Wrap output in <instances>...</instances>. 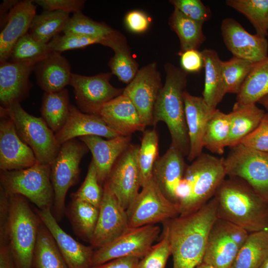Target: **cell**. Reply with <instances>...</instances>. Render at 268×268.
<instances>
[{
    "label": "cell",
    "mask_w": 268,
    "mask_h": 268,
    "mask_svg": "<svg viewBox=\"0 0 268 268\" xmlns=\"http://www.w3.org/2000/svg\"><path fill=\"white\" fill-rule=\"evenodd\" d=\"M100 44L110 47L114 52L108 63L112 73L124 83L131 82L138 70V65L131 55L126 38L114 30Z\"/></svg>",
    "instance_id": "83f0119b"
},
{
    "label": "cell",
    "mask_w": 268,
    "mask_h": 268,
    "mask_svg": "<svg viewBox=\"0 0 268 268\" xmlns=\"http://www.w3.org/2000/svg\"><path fill=\"white\" fill-rule=\"evenodd\" d=\"M169 24L179 37V56L188 50H198L205 40L202 31L203 23L187 17L176 8L169 17Z\"/></svg>",
    "instance_id": "836d02e7"
},
{
    "label": "cell",
    "mask_w": 268,
    "mask_h": 268,
    "mask_svg": "<svg viewBox=\"0 0 268 268\" xmlns=\"http://www.w3.org/2000/svg\"><path fill=\"white\" fill-rule=\"evenodd\" d=\"M0 187L8 195H20L35 204L39 209H51L54 190L50 165L38 161L20 170L0 171Z\"/></svg>",
    "instance_id": "8992f818"
},
{
    "label": "cell",
    "mask_w": 268,
    "mask_h": 268,
    "mask_svg": "<svg viewBox=\"0 0 268 268\" xmlns=\"http://www.w3.org/2000/svg\"><path fill=\"white\" fill-rule=\"evenodd\" d=\"M36 82L45 92L60 91L70 84L72 73L69 62L61 53L51 51L33 68Z\"/></svg>",
    "instance_id": "4316f807"
},
{
    "label": "cell",
    "mask_w": 268,
    "mask_h": 268,
    "mask_svg": "<svg viewBox=\"0 0 268 268\" xmlns=\"http://www.w3.org/2000/svg\"><path fill=\"white\" fill-rule=\"evenodd\" d=\"M37 162L32 149L18 135L12 121L0 110V170L25 169Z\"/></svg>",
    "instance_id": "e0dca14e"
},
{
    "label": "cell",
    "mask_w": 268,
    "mask_h": 268,
    "mask_svg": "<svg viewBox=\"0 0 268 268\" xmlns=\"http://www.w3.org/2000/svg\"><path fill=\"white\" fill-rule=\"evenodd\" d=\"M226 4L245 15L257 35L266 38L268 35V0H227Z\"/></svg>",
    "instance_id": "ab89813d"
},
{
    "label": "cell",
    "mask_w": 268,
    "mask_h": 268,
    "mask_svg": "<svg viewBox=\"0 0 268 268\" xmlns=\"http://www.w3.org/2000/svg\"><path fill=\"white\" fill-rule=\"evenodd\" d=\"M87 135H96L108 139L122 135L110 128L98 115L86 114L71 104L69 114L64 127L55 134L60 145Z\"/></svg>",
    "instance_id": "7402d4cb"
},
{
    "label": "cell",
    "mask_w": 268,
    "mask_h": 268,
    "mask_svg": "<svg viewBox=\"0 0 268 268\" xmlns=\"http://www.w3.org/2000/svg\"><path fill=\"white\" fill-rule=\"evenodd\" d=\"M79 139L91 152L99 182L103 186L114 164L131 143V135H119L108 140L99 136L87 135Z\"/></svg>",
    "instance_id": "cb8c5ba5"
},
{
    "label": "cell",
    "mask_w": 268,
    "mask_h": 268,
    "mask_svg": "<svg viewBox=\"0 0 268 268\" xmlns=\"http://www.w3.org/2000/svg\"><path fill=\"white\" fill-rule=\"evenodd\" d=\"M88 150L81 141L76 138L71 139L61 145L57 156L50 164L51 180L54 190L53 214L58 221L66 213L67 192L78 181L80 163Z\"/></svg>",
    "instance_id": "ba28073f"
},
{
    "label": "cell",
    "mask_w": 268,
    "mask_h": 268,
    "mask_svg": "<svg viewBox=\"0 0 268 268\" xmlns=\"http://www.w3.org/2000/svg\"><path fill=\"white\" fill-rule=\"evenodd\" d=\"M180 56L182 69L187 73L198 72L204 67L203 55L198 50H188Z\"/></svg>",
    "instance_id": "f907efd6"
},
{
    "label": "cell",
    "mask_w": 268,
    "mask_h": 268,
    "mask_svg": "<svg viewBox=\"0 0 268 268\" xmlns=\"http://www.w3.org/2000/svg\"><path fill=\"white\" fill-rule=\"evenodd\" d=\"M162 87L156 64L152 63L139 69L124 89L123 94L134 105L146 126H152L154 107Z\"/></svg>",
    "instance_id": "2e32d148"
},
{
    "label": "cell",
    "mask_w": 268,
    "mask_h": 268,
    "mask_svg": "<svg viewBox=\"0 0 268 268\" xmlns=\"http://www.w3.org/2000/svg\"><path fill=\"white\" fill-rule=\"evenodd\" d=\"M140 259L135 257L116 259L92 268H138Z\"/></svg>",
    "instance_id": "db71d44e"
},
{
    "label": "cell",
    "mask_w": 268,
    "mask_h": 268,
    "mask_svg": "<svg viewBox=\"0 0 268 268\" xmlns=\"http://www.w3.org/2000/svg\"><path fill=\"white\" fill-rule=\"evenodd\" d=\"M34 66L8 61L0 65V103L5 108L20 103L29 95L32 84L30 76Z\"/></svg>",
    "instance_id": "44dd1931"
},
{
    "label": "cell",
    "mask_w": 268,
    "mask_h": 268,
    "mask_svg": "<svg viewBox=\"0 0 268 268\" xmlns=\"http://www.w3.org/2000/svg\"><path fill=\"white\" fill-rule=\"evenodd\" d=\"M221 31L224 43L233 56L253 63L268 57L267 38L249 33L235 19H224Z\"/></svg>",
    "instance_id": "ac0fdd59"
},
{
    "label": "cell",
    "mask_w": 268,
    "mask_h": 268,
    "mask_svg": "<svg viewBox=\"0 0 268 268\" xmlns=\"http://www.w3.org/2000/svg\"><path fill=\"white\" fill-rule=\"evenodd\" d=\"M160 228L155 224L130 228L108 244L94 251L92 267L127 257H144L158 238Z\"/></svg>",
    "instance_id": "7c38bea8"
},
{
    "label": "cell",
    "mask_w": 268,
    "mask_h": 268,
    "mask_svg": "<svg viewBox=\"0 0 268 268\" xmlns=\"http://www.w3.org/2000/svg\"><path fill=\"white\" fill-rule=\"evenodd\" d=\"M103 195V186L98 180L95 164L92 159L82 184L71 197L87 202L99 208Z\"/></svg>",
    "instance_id": "ee69618b"
},
{
    "label": "cell",
    "mask_w": 268,
    "mask_h": 268,
    "mask_svg": "<svg viewBox=\"0 0 268 268\" xmlns=\"http://www.w3.org/2000/svg\"><path fill=\"white\" fill-rule=\"evenodd\" d=\"M139 145L131 143L114 164L105 181L122 206L127 209L141 187L137 163Z\"/></svg>",
    "instance_id": "4fadbf2b"
},
{
    "label": "cell",
    "mask_w": 268,
    "mask_h": 268,
    "mask_svg": "<svg viewBox=\"0 0 268 268\" xmlns=\"http://www.w3.org/2000/svg\"><path fill=\"white\" fill-rule=\"evenodd\" d=\"M69 13L61 10L44 11L36 14L28 33L36 40L48 44L63 31Z\"/></svg>",
    "instance_id": "d590c367"
},
{
    "label": "cell",
    "mask_w": 268,
    "mask_h": 268,
    "mask_svg": "<svg viewBox=\"0 0 268 268\" xmlns=\"http://www.w3.org/2000/svg\"><path fill=\"white\" fill-rule=\"evenodd\" d=\"M98 115L112 129L122 135L130 136L146 127L132 101L123 94L106 103Z\"/></svg>",
    "instance_id": "d4e9b609"
},
{
    "label": "cell",
    "mask_w": 268,
    "mask_h": 268,
    "mask_svg": "<svg viewBox=\"0 0 268 268\" xmlns=\"http://www.w3.org/2000/svg\"><path fill=\"white\" fill-rule=\"evenodd\" d=\"M165 82L156 100L152 126L164 122L168 129L171 145L188 156L190 142L187 126L183 94L187 84V73L168 63L165 65Z\"/></svg>",
    "instance_id": "3957f363"
},
{
    "label": "cell",
    "mask_w": 268,
    "mask_h": 268,
    "mask_svg": "<svg viewBox=\"0 0 268 268\" xmlns=\"http://www.w3.org/2000/svg\"><path fill=\"white\" fill-rule=\"evenodd\" d=\"M158 135L155 129L143 132L137 153V163L140 172L141 187L153 179V169L158 155Z\"/></svg>",
    "instance_id": "f35d334b"
},
{
    "label": "cell",
    "mask_w": 268,
    "mask_h": 268,
    "mask_svg": "<svg viewBox=\"0 0 268 268\" xmlns=\"http://www.w3.org/2000/svg\"><path fill=\"white\" fill-rule=\"evenodd\" d=\"M217 218L249 233L268 230V202L243 180L224 179L214 196Z\"/></svg>",
    "instance_id": "7a4b0ae2"
},
{
    "label": "cell",
    "mask_w": 268,
    "mask_h": 268,
    "mask_svg": "<svg viewBox=\"0 0 268 268\" xmlns=\"http://www.w3.org/2000/svg\"><path fill=\"white\" fill-rule=\"evenodd\" d=\"M204 84L202 98L211 107L216 108L226 94L224 83L221 62L214 50L204 49Z\"/></svg>",
    "instance_id": "f546056e"
},
{
    "label": "cell",
    "mask_w": 268,
    "mask_h": 268,
    "mask_svg": "<svg viewBox=\"0 0 268 268\" xmlns=\"http://www.w3.org/2000/svg\"><path fill=\"white\" fill-rule=\"evenodd\" d=\"M34 3L40 6L44 11L61 10L68 13L82 12L85 1L83 0H35Z\"/></svg>",
    "instance_id": "681fc988"
},
{
    "label": "cell",
    "mask_w": 268,
    "mask_h": 268,
    "mask_svg": "<svg viewBox=\"0 0 268 268\" xmlns=\"http://www.w3.org/2000/svg\"><path fill=\"white\" fill-rule=\"evenodd\" d=\"M223 163L226 176L243 180L268 202V153L239 144Z\"/></svg>",
    "instance_id": "9c48e42d"
},
{
    "label": "cell",
    "mask_w": 268,
    "mask_h": 268,
    "mask_svg": "<svg viewBox=\"0 0 268 268\" xmlns=\"http://www.w3.org/2000/svg\"><path fill=\"white\" fill-rule=\"evenodd\" d=\"M125 23L128 28L134 33H142L149 27V17L143 12L133 10L129 12L125 17Z\"/></svg>",
    "instance_id": "f5cc1de1"
},
{
    "label": "cell",
    "mask_w": 268,
    "mask_h": 268,
    "mask_svg": "<svg viewBox=\"0 0 268 268\" xmlns=\"http://www.w3.org/2000/svg\"><path fill=\"white\" fill-rule=\"evenodd\" d=\"M170 2L187 17L203 23L211 17L209 8L200 0H171Z\"/></svg>",
    "instance_id": "7dc6e473"
},
{
    "label": "cell",
    "mask_w": 268,
    "mask_h": 268,
    "mask_svg": "<svg viewBox=\"0 0 268 268\" xmlns=\"http://www.w3.org/2000/svg\"><path fill=\"white\" fill-rule=\"evenodd\" d=\"M183 98L190 142L187 158L192 162L202 153L205 130L216 108L209 106L202 97L192 95L186 90Z\"/></svg>",
    "instance_id": "ffe728a7"
},
{
    "label": "cell",
    "mask_w": 268,
    "mask_h": 268,
    "mask_svg": "<svg viewBox=\"0 0 268 268\" xmlns=\"http://www.w3.org/2000/svg\"><path fill=\"white\" fill-rule=\"evenodd\" d=\"M217 218L213 197L197 211L163 222L171 247L173 268H195L203 262L208 235Z\"/></svg>",
    "instance_id": "6da1fadb"
},
{
    "label": "cell",
    "mask_w": 268,
    "mask_h": 268,
    "mask_svg": "<svg viewBox=\"0 0 268 268\" xmlns=\"http://www.w3.org/2000/svg\"><path fill=\"white\" fill-rule=\"evenodd\" d=\"M9 196L0 187V245L8 244L7 226Z\"/></svg>",
    "instance_id": "816d5d0a"
},
{
    "label": "cell",
    "mask_w": 268,
    "mask_h": 268,
    "mask_svg": "<svg viewBox=\"0 0 268 268\" xmlns=\"http://www.w3.org/2000/svg\"><path fill=\"white\" fill-rule=\"evenodd\" d=\"M249 234L243 228L217 218L208 235L203 262L214 268H232Z\"/></svg>",
    "instance_id": "8fae6325"
},
{
    "label": "cell",
    "mask_w": 268,
    "mask_h": 268,
    "mask_svg": "<svg viewBox=\"0 0 268 268\" xmlns=\"http://www.w3.org/2000/svg\"><path fill=\"white\" fill-rule=\"evenodd\" d=\"M51 52L48 44L34 39L28 33L15 44L10 53L9 61L34 66Z\"/></svg>",
    "instance_id": "60d3db41"
},
{
    "label": "cell",
    "mask_w": 268,
    "mask_h": 268,
    "mask_svg": "<svg viewBox=\"0 0 268 268\" xmlns=\"http://www.w3.org/2000/svg\"><path fill=\"white\" fill-rule=\"evenodd\" d=\"M268 95V57L254 64L237 94L236 103L242 105L256 104Z\"/></svg>",
    "instance_id": "d6a6232c"
},
{
    "label": "cell",
    "mask_w": 268,
    "mask_h": 268,
    "mask_svg": "<svg viewBox=\"0 0 268 268\" xmlns=\"http://www.w3.org/2000/svg\"><path fill=\"white\" fill-rule=\"evenodd\" d=\"M71 198L66 212L73 231L80 239L89 243L96 226L99 208L87 202Z\"/></svg>",
    "instance_id": "4dcf8cb0"
},
{
    "label": "cell",
    "mask_w": 268,
    "mask_h": 268,
    "mask_svg": "<svg viewBox=\"0 0 268 268\" xmlns=\"http://www.w3.org/2000/svg\"><path fill=\"white\" fill-rule=\"evenodd\" d=\"M42 222L53 236L69 268H92L94 248L84 245L66 233L59 225L51 209H37Z\"/></svg>",
    "instance_id": "d6986e66"
},
{
    "label": "cell",
    "mask_w": 268,
    "mask_h": 268,
    "mask_svg": "<svg viewBox=\"0 0 268 268\" xmlns=\"http://www.w3.org/2000/svg\"><path fill=\"white\" fill-rule=\"evenodd\" d=\"M113 30L107 25L95 21L80 12L69 17L63 32L65 34L103 39Z\"/></svg>",
    "instance_id": "7bdbcfd3"
},
{
    "label": "cell",
    "mask_w": 268,
    "mask_h": 268,
    "mask_svg": "<svg viewBox=\"0 0 268 268\" xmlns=\"http://www.w3.org/2000/svg\"><path fill=\"white\" fill-rule=\"evenodd\" d=\"M33 0L19 1L9 13L0 34V62L8 60L11 51L20 38L28 33L36 14Z\"/></svg>",
    "instance_id": "484cf974"
},
{
    "label": "cell",
    "mask_w": 268,
    "mask_h": 268,
    "mask_svg": "<svg viewBox=\"0 0 268 268\" xmlns=\"http://www.w3.org/2000/svg\"><path fill=\"white\" fill-rule=\"evenodd\" d=\"M129 228L126 209L122 206L105 182L98 220L89 242L90 245L94 249L103 247L121 236Z\"/></svg>",
    "instance_id": "9a60e30c"
},
{
    "label": "cell",
    "mask_w": 268,
    "mask_h": 268,
    "mask_svg": "<svg viewBox=\"0 0 268 268\" xmlns=\"http://www.w3.org/2000/svg\"><path fill=\"white\" fill-rule=\"evenodd\" d=\"M258 103L261 104L268 113V95L261 99Z\"/></svg>",
    "instance_id": "6f0895ef"
},
{
    "label": "cell",
    "mask_w": 268,
    "mask_h": 268,
    "mask_svg": "<svg viewBox=\"0 0 268 268\" xmlns=\"http://www.w3.org/2000/svg\"><path fill=\"white\" fill-rule=\"evenodd\" d=\"M103 39L63 34L55 37L48 45L51 51L62 53L66 51L83 48L94 44H100Z\"/></svg>",
    "instance_id": "bcb514c9"
},
{
    "label": "cell",
    "mask_w": 268,
    "mask_h": 268,
    "mask_svg": "<svg viewBox=\"0 0 268 268\" xmlns=\"http://www.w3.org/2000/svg\"><path fill=\"white\" fill-rule=\"evenodd\" d=\"M112 73L94 76L72 73L69 85L73 87L77 108L86 114L98 115L107 102L123 94L124 89L117 88L110 82Z\"/></svg>",
    "instance_id": "5bb4252c"
},
{
    "label": "cell",
    "mask_w": 268,
    "mask_h": 268,
    "mask_svg": "<svg viewBox=\"0 0 268 268\" xmlns=\"http://www.w3.org/2000/svg\"><path fill=\"white\" fill-rule=\"evenodd\" d=\"M19 1L15 0H3L0 4V27L5 26L7 16L12 8Z\"/></svg>",
    "instance_id": "9f6ffc18"
},
{
    "label": "cell",
    "mask_w": 268,
    "mask_h": 268,
    "mask_svg": "<svg viewBox=\"0 0 268 268\" xmlns=\"http://www.w3.org/2000/svg\"><path fill=\"white\" fill-rule=\"evenodd\" d=\"M254 63L233 56L221 62L222 73L226 93L238 94Z\"/></svg>",
    "instance_id": "b9f144b4"
},
{
    "label": "cell",
    "mask_w": 268,
    "mask_h": 268,
    "mask_svg": "<svg viewBox=\"0 0 268 268\" xmlns=\"http://www.w3.org/2000/svg\"><path fill=\"white\" fill-rule=\"evenodd\" d=\"M32 268H69L53 236L42 221L35 249Z\"/></svg>",
    "instance_id": "8d00e7d4"
},
{
    "label": "cell",
    "mask_w": 268,
    "mask_h": 268,
    "mask_svg": "<svg viewBox=\"0 0 268 268\" xmlns=\"http://www.w3.org/2000/svg\"><path fill=\"white\" fill-rule=\"evenodd\" d=\"M171 255L168 231L164 227L162 239L153 245L146 255L139 260L138 268H165Z\"/></svg>",
    "instance_id": "f6af8a7d"
},
{
    "label": "cell",
    "mask_w": 268,
    "mask_h": 268,
    "mask_svg": "<svg viewBox=\"0 0 268 268\" xmlns=\"http://www.w3.org/2000/svg\"><path fill=\"white\" fill-rule=\"evenodd\" d=\"M230 119L229 113L218 109L208 121L204 134V147L213 153L221 155L227 146L230 134Z\"/></svg>",
    "instance_id": "74e56055"
},
{
    "label": "cell",
    "mask_w": 268,
    "mask_h": 268,
    "mask_svg": "<svg viewBox=\"0 0 268 268\" xmlns=\"http://www.w3.org/2000/svg\"><path fill=\"white\" fill-rule=\"evenodd\" d=\"M195 268H214L212 267L211 265H209L202 262L201 264H200Z\"/></svg>",
    "instance_id": "680465c9"
},
{
    "label": "cell",
    "mask_w": 268,
    "mask_h": 268,
    "mask_svg": "<svg viewBox=\"0 0 268 268\" xmlns=\"http://www.w3.org/2000/svg\"><path fill=\"white\" fill-rule=\"evenodd\" d=\"M9 196L8 245L16 268H32L41 220L26 198L17 194Z\"/></svg>",
    "instance_id": "5b68a950"
},
{
    "label": "cell",
    "mask_w": 268,
    "mask_h": 268,
    "mask_svg": "<svg viewBox=\"0 0 268 268\" xmlns=\"http://www.w3.org/2000/svg\"><path fill=\"white\" fill-rule=\"evenodd\" d=\"M186 167L184 155L171 145L154 165L153 180L165 197L176 204L177 190Z\"/></svg>",
    "instance_id": "603a6c76"
},
{
    "label": "cell",
    "mask_w": 268,
    "mask_h": 268,
    "mask_svg": "<svg viewBox=\"0 0 268 268\" xmlns=\"http://www.w3.org/2000/svg\"><path fill=\"white\" fill-rule=\"evenodd\" d=\"M126 211L130 228L163 223L179 215L177 204L165 197L153 179L142 187Z\"/></svg>",
    "instance_id": "30bf717a"
},
{
    "label": "cell",
    "mask_w": 268,
    "mask_h": 268,
    "mask_svg": "<svg viewBox=\"0 0 268 268\" xmlns=\"http://www.w3.org/2000/svg\"><path fill=\"white\" fill-rule=\"evenodd\" d=\"M70 105L67 89L54 92H44L40 109L41 117L55 134L66 124Z\"/></svg>",
    "instance_id": "1f68e13d"
},
{
    "label": "cell",
    "mask_w": 268,
    "mask_h": 268,
    "mask_svg": "<svg viewBox=\"0 0 268 268\" xmlns=\"http://www.w3.org/2000/svg\"><path fill=\"white\" fill-rule=\"evenodd\" d=\"M268 254V230L249 233L232 268H260Z\"/></svg>",
    "instance_id": "e575fe53"
},
{
    "label": "cell",
    "mask_w": 268,
    "mask_h": 268,
    "mask_svg": "<svg viewBox=\"0 0 268 268\" xmlns=\"http://www.w3.org/2000/svg\"><path fill=\"white\" fill-rule=\"evenodd\" d=\"M226 176L223 159L201 153L187 165L177 190L179 215L193 213L214 197Z\"/></svg>",
    "instance_id": "277c9868"
},
{
    "label": "cell",
    "mask_w": 268,
    "mask_h": 268,
    "mask_svg": "<svg viewBox=\"0 0 268 268\" xmlns=\"http://www.w3.org/2000/svg\"><path fill=\"white\" fill-rule=\"evenodd\" d=\"M260 268H268V254L260 266Z\"/></svg>",
    "instance_id": "91938a15"
},
{
    "label": "cell",
    "mask_w": 268,
    "mask_h": 268,
    "mask_svg": "<svg viewBox=\"0 0 268 268\" xmlns=\"http://www.w3.org/2000/svg\"><path fill=\"white\" fill-rule=\"evenodd\" d=\"M0 268H16L8 244L0 245Z\"/></svg>",
    "instance_id": "11a10c76"
},
{
    "label": "cell",
    "mask_w": 268,
    "mask_h": 268,
    "mask_svg": "<svg viewBox=\"0 0 268 268\" xmlns=\"http://www.w3.org/2000/svg\"><path fill=\"white\" fill-rule=\"evenodd\" d=\"M266 112L256 104L242 105L235 103L229 113L230 134L227 146L234 147L259 126Z\"/></svg>",
    "instance_id": "f1b7e54d"
},
{
    "label": "cell",
    "mask_w": 268,
    "mask_h": 268,
    "mask_svg": "<svg viewBox=\"0 0 268 268\" xmlns=\"http://www.w3.org/2000/svg\"><path fill=\"white\" fill-rule=\"evenodd\" d=\"M248 147L268 153V113L257 128L240 142Z\"/></svg>",
    "instance_id": "c3c4849f"
},
{
    "label": "cell",
    "mask_w": 268,
    "mask_h": 268,
    "mask_svg": "<svg viewBox=\"0 0 268 268\" xmlns=\"http://www.w3.org/2000/svg\"><path fill=\"white\" fill-rule=\"evenodd\" d=\"M0 110L12 121L18 135L32 149L37 161L50 165L61 145L43 119L29 114L19 103L5 108L0 106Z\"/></svg>",
    "instance_id": "52a82bcc"
}]
</instances>
